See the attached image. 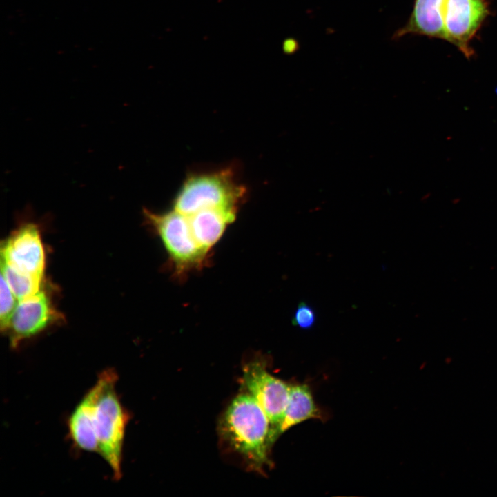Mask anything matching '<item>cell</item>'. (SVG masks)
Instances as JSON below:
<instances>
[{"label":"cell","mask_w":497,"mask_h":497,"mask_svg":"<svg viewBox=\"0 0 497 497\" xmlns=\"http://www.w3.org/2000/svg\"><path fill=\"white\" fill-rule=\"evenodd\" d=\"M236 212L220 208H204L188 216L192 233L206 251L219 240L226 226L233 222Z\"/></svg>","instance_id":"obj_11"},{"label":"cell","mask_w":497,"mask_h":497,"mask_svg":"<svg viewBox=\"0 0 497 497\" xmlns=\"http://www.w3.org/2000/svg\"><path fill=\"white\" fill-rule=\"evenodd\" d=\"M446 0H414L413 8L405 25L396 31L393 39L407 35H419L445 39L444 8Z\"/></svg>","instance_id":"obj_9"},{"label":"cell","mask_w":497,"mask_h":497,"mask_svg":"<svg viewBox=\"0 0 497 497\" xmlns=\"http://www.w3.org/2000/svg\"><path fill=\"white\" fill-rule=\"evenodd\" d=\"M1 262L43 281L45 251L38 224L25 222L11 233L1 243Z\"/></svg>","instance_id":"obj_5"},{"label":"cell","mask_w":497,"mask_h":497,"mask_svg":"<svg viewBox=\"0 0 497 497\" xmlns=\"http://www.w3.org/2000/svg\"><path fill=\"white\" fill-rule=\"evenodd\" d=\"M246 193L231 167L188 175L173 201L174 209L189 216L204 208L237 213Z\"/></svg>","instance_id":"obj_3"},{"label":"cell","mask_w":497,"mask_h":497,"mask_svg":"<svg viewBox=\"0 0 497 497\" xmlns=\"http://www.w3.org/2000/svg\"><path fill=\"white\" fill-rule=\"evenodd\" d=\"M60 318L51 298L43 288L19 300L6 332L12 347L43 331Z\"/></svg>","instance_id":"obj_8"},{"label":"cell","mask_w":497,"mask_h":497,"mask_svg":"<svg viewBox=\"0 0 497 497\" xmlns=\"http://www.w3.org/2000/svg\"><path fill=\"white\" fill-rule=\"evenodd\" d=\"M146 222L159 236L179 273L203 264L207 251L195 240L188 216L173 209L157 213L143 210Z\"/></svg>","instance_id":"obj_4"},{"label":"cell","mask_w":497,"mask_h":497,"mask_svg":"<svg viewBox=\"0 0 497 497\" xmlns=\"http://www.w3.org/2000/svg\"><path fill=\"white\" fill-rule=\"evenodd\" d=\"M315 309L304 301L300 302L292 319L293 324L302 329H309L315 325Z\"/></svg>","instance_id":"obj_14"},{"label":"cell","mask_w":497,"mask_h":497,"mask_svg":"<svg viewBox=\"0 0 497 497\" xmlns=\"http://www.w3.org/2000/svg\"><path fill=\"white\" fill-rule=\"evenodd\" d=\"M243 387L266 413L270 429L281 420L289 398L291 387L273 376L259 359L250 361L243 367Z\"/></svg>","instance_id":"obj_6"},{"label":"cell","mask_w":497,"mask_h":497,"mask_svg":"<svg viewBox=\"0 0 497 497\" xmlns=\"http://www.w3.org/2000/svg\"><path fill=\"white\" fill-rule=\"evenodd\" d=\"M1 307L0 326L1 331H5L8 326L11 316L17 305V298L9 286L5 278L1 275Z\"/></svg>","instance_id":"obj_13"},{"label":"cell","mask_w":497,"mask_h":497,"mask_svg":"<svg viewBox=\"0 0 497 497\" xmlns=\"http://www.w3.org/2000/svg\"><path fill=\"white\" fill-rule=\"evenodd\" d=\"M1 275L5 278L18 300L36 293L42 288L43 281L24 275L2 262Z\"/></svg>","instance_id":"obj_12"},{"label":"cell","mask_w":497,"mask_h":497,"mask_svg":"<svg viewBox=\"0 0 497 497\" xmlns=\"http://www.w3.org/2000/svg\"><path fill=\"white\" fill-rule=\"evenodd\" d=\"M321 418L309 386L305 384L291 386L288 404L280 422L269 429V449L277 438L291 427L309 419Z\"/></svg>","instance_id":"obj_10"},{"label":"cell","mask_w":497,"mask_h":497,"mask_svg":"<svg viewBox=\"0 0 497 497\" xmlns=\"http://www.w3.org/2000/svg\"><path fill=\"white\" fill-rule=\"evenodd\" d=\"M269 418L248 393L237 396L224 413L220 425L222 438L259 471L269 464Z\"/></svg>","instance_id":"obj_2"},{"label":"cell","mask_w":497,"mask_h":497,"mask_svg":"<svg viewBox=\"0 0 497 497\" xmlns=\"http://www.w3.org/2000/svg\"><path fill=\"white\" fill-rule=\"evenodd\" d=\"M488 14L486 0H446L443 14L445 39L470 58L474 54L470 42Z\"/></svg>","instance_id":"obj_7"},{"label":"cell","mask_w":497,"mask_h":497,"mask_svg":"<svg viewBox=\"0 0 497 497\" xmlns=\"http://www.w3.org/2000/svg\"><path fill=\"white\" fill-rule=\"evenodd\" d=\"M117 380L115 370L103 371L75 409L97 453L110 468L113 478L119 480L122 476L124 438L130 415L117 391Z\"/></svg>","instance_id":"obj_1"}]
</instances>
